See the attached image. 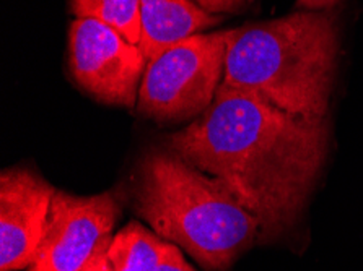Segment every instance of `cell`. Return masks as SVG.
<instances>
[{"mask_svg":"<svg viewBox=\"0 0 363 271\" xmlns=\"http://www.w3.org/2000/svg\"><path fill=\"white\" fill-rule=\"evenodd\" d=\"M324 120H308L251 93L220 88L216 101L169 138L184 161L227 184L261 221L264 239L291 228L326 156Z\"/></svg>","mask_w":363,"mask_h":271,"instance_id":"1","label":"cell"},{"mask_svg":"<svg viewBox=\"0 0 363 271\" xmlns=\"http://www.w3.org/2000/svg\"><path fill=\"white\" fill-rule=\"evenodd\" d=\"M134 208L163 241L208 271H225L264 239L261 221L222 179L174 151L147 154L135 184Z\"/></svg>","mask_w":363,"mask_h":271,"instance_id":"3","label":"cell"},{"mask_svg":"<svg viewBox=\"0 0 363 271\" xmlns=\"http://www.w3.org/2000/svg\"><path fill=\"white\" fill-rule=\"evenodd\" d=\"M157 271H196L191 265L186 262L183 253L179 252V247L168 242L167 250L163 253V258L158 265Z\"/></svg>","mask_w":363,"mask_h":271,"instance_id":"12","label":"cell"},{"mask_svg":"<svg viewBox=\"0 0 363 271\" xmlns=\"http://www.w3.org/2000/svg\"><path fill=\"white\" fill-rule=\"evenodd\" d=\"M119 214L114 192L77 197L56 190L40 246L26 271H80L104 237L113 236Z\"/></svg>","mask_w":363,"mask_h":271,"instance_id":"6","label":"cell"},{"mask_svg":"<svg viewBox=\"0 0 363 271\" xmlns=\"http://www.w3.org/2000/svg\"><path fill=\"white\" fill-rule=\"evenodd\" d=\"M147 62L137 44L100 20L75 18L69 28V71L96 101L135 108Z\"/></svg>","mask_w":363,"mask_h":271,"instance_id":"5","label":"cell"},{"mask_svg":"<svg viewBox=\"0 0 363 271\" xmlns=\"http://www.w3.org/2000/svg\"><path fill=\"white\" fill-rule=\"evenodd\" d=\"M227 31L197 33L148 60L137 110L158 122L197 119L216 101L225 75Z\"/></svg>","mask_w":363,"mask_h":271,"instance_id":"4","label":"cell"},{"mask_svg":"<svg viewBox=\"0 0 363 271\" xmlns=\"http://www.w3.org/2000/svg\"><path fill=\"white\" fill-rule=\"evenodd\" d=\"M222 16L208 13L194 0H140V42L147 60L197 33L218 25Z\"/></svg>","mask_w":363,"mask_h":271,"instance_id":"8","label":"cell"},{"mask_svg":"<svg viewBox=\"0 0 363 271\" xmlns=\"http://www.w3.org/2000/svg\"><path fill=\"white\" fill-rule=\"evenodd\" d=\"M339 54L329 12H296L227 31L220 88L238 90L308 120H324Z\"/></svg>","mask_w":363,"mask_h":271,"instance_id":"2","label":"cell"},{"mask_svg":"<svg viewBox=\"0 0 363 271\" xmlns=\"http://www.w3.org/2000/svg\"><path fill=\"white\" fill-rule=\"evenodd\" d=\"M168 242L132 221L111 239L108 257L113 271H157Z\"/></svg>","mask_w":363,"mask_h":271,"instance_id":"9","label":"cell"},{"mask_svg":"<svg viewBox=\"0 0 363 271\" xmlns=\"http://www.w3.org/2000/svg\"><path fill=\"white\" fill-rule=\"evenodd\" d=\"M208 13H238L250 5L252 0H196Z\"/></svg>","mask_w":363,"mask_h":271,"instance_id":"11","label":"cell"},{"mask_svg":"<svg viewBox=\"0 0 363 271\" xmlns=\"http://www.w3.org/2000/svg\"><path fill=\"white\" fill-rule=\"evenodd\" d=\"M342 0H296L295 7L301 12H326Z\"/></svg>","mask_w":363,"mask_h":271,"instance_id":"14","label":"cell"},{"mask_svg":"<svg viewBox=\"0 0 363 271\" xmlns=\"http://www.w3.org/2000/svg\"><path fill=\"white\" fill-rule=\"evenodd\" d=\"M111 239L113 236L104 237L101 244L98 246V248L95 250V253H93V257L88 260V263L80 271H113L111 262H109V257H108Z\"/></svg>","mask_w":363,"mask_h":271,"instance_id":"13","label":"cell"},{"mask_svg":"<svg viewBox=\"0 0 363 271\" xmlns=\"http://www.w3.org/2000/svg\"><path fill=\"white\" fill-rule=\"evenodd\" d=\"M56 189L30 169L0 175V268L28 270L48 221Z\"/></svg>","mask_w":363,"mask_h":271,"instance_id":"7","label":"cell"},{"mask_svg":"<svg viewBox=\"0 0 363 271\" xmlns=\"http://www.w3.org/2000/svg\"><path fill=\"white\" fill-rule=\"evenodd\" d=\"M69 4L75 18L100 20L139 46L140 0H70Z\"/></svg>","mask_w":363,"mask_h":271,"instance_id":"10","label":"cell"}]
</instances>
